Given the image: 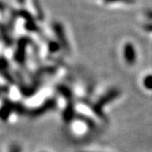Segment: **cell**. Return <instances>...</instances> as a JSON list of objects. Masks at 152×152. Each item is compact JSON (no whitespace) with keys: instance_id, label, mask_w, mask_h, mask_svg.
I'll return each mask as SVG.
<instances>
[{"instance_id":"cell-1","label":"cell","mask_w":152,"mask_h":152,"mask_svg":"<svg viewBox=\"0 0 152 152\" xmlns=\"http://www.w3.org/2000/svg\"><path fill=\"white\" fill-rule=\"evenodd\" d=\"M125 57L126 60L129 63H133V61H135V50H133V47L127 45L125 49Z\"/></svg>"},{"instance_id":"cell-2","label":"cell","mask_w":152,"mask_h":152,"mask_svg":"<svg viewBox=\"0 0 152 152\" xmlns=\"http://www.w3.org/2000/svg\"><path fill=\"white\" fill-rule=\"evenodd\" d=\"M144 85L145 87L148 90H152V75L147 76L144 80Z\"/></svg>"}]
</instances>
